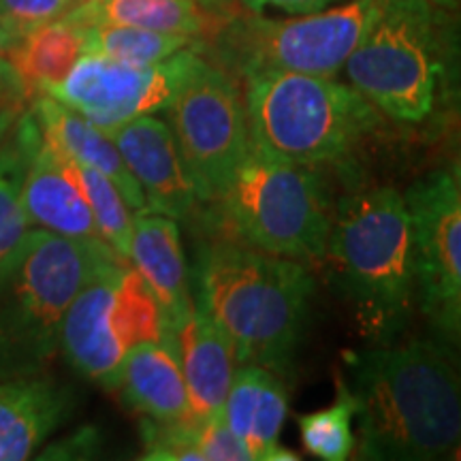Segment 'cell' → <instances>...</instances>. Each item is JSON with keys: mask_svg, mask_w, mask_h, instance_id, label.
<instances>
[{"mask_svg": "<svg viewBox=\"0 0 461 461\" xmlns=\"http://www.w3.org/2000/svg\"><path fill=\"white\" fill-rule=\"evenodd\" d=\"M344 384L359 420L357 457L434 461L457 453L461 389L453 346L442 339L387 342L344 353Z\"/></svg>", "mask_w": 461, "mask_h": 461, "instance_id": "obj_1", "label": "cell"}, {"mask_svg": "<svg viewBox=\"0 0 461 461\" xmlns=\"http://www.w3.org/2000/svg\"><path fill=\"white\" fill-rule=\"evenodd\" d=\"M314 295L308 265L229 238L201 248L197 308L230 339L238 366L291 370Z\"/></svg>", "mask_w": 461, "mask_h": 461, "instance_id": "obj_2", "label": "cell"}, {"mask_svg": "<svg viewBox=\"0 0 461 461\" xmlns=\"http://www.w3.org/2000/svg\"><path fill=\"white\" fill-rule=\"evenodd\" d=\"M118 255L101 238L28 229L0 265V380L43 374L60 350L68 305Z\"/></svg>", "mask_w": 461, "mask_h": 461, "instance_id": "obj_3", "label": "cell"}, {"mask_svg": "<svg viewBox=\"0 0 461 461\" xmlns=\"http://www.w3.org/2000/svg\"><path fill=\"white\" fill-rule=\"evenodd\" d=\"M325 258L363 336L393 342L417 308L411 216L400 190L378 186L339 201Z\"/></svg>", "mask_w": 461, "mask_h": 461, "instance_id": "obj_4", "label": "cell"}, {"mask_svg": "<svg viewBox=\"0 0 461 461\" xmlns=\"http://www.w3.org/2000/svg\"><path fill=\"white\" fill-rule=\"evenodd\" d=\"M244 101L252 146L312 169L348 163L384 122L353 86L322 75H252Z\"/></svg>", "mask_w": 461, "mask_h": 461, "instance_id": "obj_5", "label": "cell"}, {"mask_svg": "<svg viewBox=\"0 0 461 461\" xmlns=\"http://www.w3.org/2000/svg\"><path fill=\"white\" fill-rule=\"evenodd\" d=\"M210 207L222 238L293 261L325 258L333 212L312 167L267 157L250 143Z\"/></svg>", "mask_w": 461, "mask_h": 461, "instance_id": "obj_6", "label": "cell"}, {"mask_svg": "<svg viewBox=\"0 0 461 461\" xmlns=\"http://www.w3.org/2000/svg\"><path fill=\"white\" fill-rule=\"evenodd\" d=\"M442 22L429 0H384L346 60L350 86L384 118L419 124L436 112L445 73Z\"/></svg>", "mask_w": 461, "mask_h": 461, "instance_id": "obj_7", "label": "cell"}, {"mask_svg": "<svg viewBox=\"0 0 461 461\" xmlns=\"http://www.w3.org/2000/svg\"><path fill=\"white\" fill-rule=\"evenodd\" d=\"M384 0H350L342 7L267 20L261 14H230L212 34L214 65L230 77L288 71L336 77L376 20Z\"/></svg>", "mask_w": 461, "mask_h": 461, "instance_id": "obj_8", "label": "cell"}, {"mask_svg": "<svg viewBox=\"0 0 461 461\" xmlns=\"http://www.w3.org/2000/svg\"><path fill=\"white\" fill-rule=\"evenodd\" d=\"M169 331L165 312L129 261L107 263L68 305L60 350L75 372L118 389L126 357Z\"/></svg>", "mask_w": 461, "mask_h": 461, "instance_id": "obj_9", "label": "cell"}, {"mask_svg": "<svg viewBox=\"0 0 461 461\" xmlns=\"http://www.w3.org/2000/svg\"><path fill=\"white\" fill-rule=\"evenodd\" d=\"M165 112L199 203L210 205L250 148L244 92L197 51Z\"/></svg>", "mask_w": 461, "mask_h": 461, "instance_id": "obj_10", "label": "cell"}, {"mask_svg": "<svg viewBox=\"0 0 461 461\" xmlns=\"http://www.w3.org/2000/svg\"><path fill=\"white\" fill-rule=\"evenodd\" d=\"M411 216L417 308L442 342L461 333V188L459 169L420 177L403 193Z\"/></svg>", "mask_w": 461, "mask_h": 461, "instance_id": "obj_11", "label": "cell"}, {"mask_svg": "<svg viewBox=\"0 0 461 461\" xmlns=\"http://www.w3.org/2000/svg\"><path fill=\"white\" fill-rule=\"evenodd\" d=\"M194 54L197 50H182L154 65L82 54L67 77L43 95L65 103L101 131H109L141 115L165 112Z\"/></svg>", "mask_w": 461, "mask_h": 461, "instance_id": "obj_12", "label": "cell"}, {"mask_svg": "<svg viewBox=\"0 0 461 461\" xmlns=\"http://www.w3.org/2000/svg\"><path fill=\"white\" fill-rule=\"evenodd\" d=\"M105 132L140 184L149 212L173 221H186L194 214L199 205L197 193L165 120L154 113L141 115Z\"/></svg>", "mask_w": 461, "mask_h": 461, "instance_id": "obj_13", "label": "cell"}, {"mask_svg": "<svg viewBox=\"0 0 461 461\" xmlns=\"http://www.w3.org/2000/svg\"><path fill=\"white\" fill-rule=\"evenodd\" d=\"M22 197L31 227L65 238H99L77 160L43 131L28 158Z\"/></svg>", "mask_w": 461, "mask_h": 461, "instance_id": "obj_14", "label": "cell"}, {"mask_svg": "<svg viewBox=\"0 0 461 461\" xmlns=\"http://www.w3.org/2000/svg\"><path fill=\"white\" fill-rule=\"evenodd\" d=\"M171 333L186 384L190 420L203 423L222 417L224 400L238 370V357L230 339L197 305Z\"/></svg>", "mask_w": 461, "mask_h": 461, "instance_id": "obj_15", "label": "cell"}, {"mask_svg": "<svg viewBox=\"0 0 461 461\" xmlns=\"http://www.w3.org/2000/svg\"><path fill=\"white\" fill-rule=\"evenodd\" d=\"M288 412V393L280 374L261 366H238L222 419L244 445L250 461H295L280 447V431Z\"/></svg>", "mask_w": 461, "mask_h": 461, "instance_id": "obj_16", "label": "cell"}, {"mask_svg": "<svg viewBox=\"0 0 461 461\" xmlns=\"http://www.w3.org/2000/svg\"><path fill=\"white\" fill-rule=\"evenodd\" d=\"M73 406L71 391L43 374L0 380V461L31 459Z\"/></svg>", "mask_w": 461, "mask_h": 461, "instance_id": "obj_17", "label": "cell"}, {"mask_svg": "<svg viewBox=\"0 0 461 461\" xmlns=\"http://www.w3.org/2000/svg\"><path fill=\"white\" fill-rule=\"evenodd\" d=\"M129 263L163 308L169 330L194 310L180 227L169 216L140 212L132 218Z\"/></svg>", "mask_w": 461, "mask_h": 461, "instance_id": "obj_18", "label": "cell"}, {"mask_svg": "<svg viewBox=\"0 0 461 461\" xmlns=\"http://www.w3.org/2000/svg\"><path fill=\"white\" fill-rule=\"evenodd\" d=\"M118 389L143 419L160 423L190 420L186 384L171 330L160 339H149L132 348L124 361Z\"/></svg>", "mask_w": 461, "mask_h": 461, "instance_id": "obj_19", "label": "cell"}, {"mask_svg": "<svg viewBox=\"0 0 461 461\" xmlns=\"http://www.w3.org/2000/svg\"><path fill=\"white\" fill-rule=\"evenodd\" d=\"M31 112L45 135L65 149L68 157L77 160L79 165L92 167V169L103 173L120 190V194L135 214L149 212L140 184L126 169L122 157H120L105 131H101L84 115L73 112L71 107H67L65 103L56 101L50 95L34 96Z\"/></svg>", "mask_w": 461, "mask_h": 461, "instance_id": "obj_20", "label": "cell"}, {"mask_svg": "<svg viewBox=\"0 0 461 461\" xmlns=\"http://www.w3.org/2000/svg\"><path fill=\"white\" fill-rule=\"evenodd\" d=\"M62 20L77 28L112 24L186 34L205 45L203 37H212L227 17L207 9L201 0H79Z\"/></svg>", "mask_w": 461, "mask_h": 461, "instance_id": "obj_21", "label": "cell"}, {"mask_svg": "<svg viewBox=\"0 0 461 461\" xmlns=\"http://www.w3.org/2000/svg\"><path fill=\"white\" fill-rule=\"evenodd\" d=\"M5 51L28 96H37L67 77L84 54V34L60 17L26 32Z\"/></svg>", "mask_w": 461, "mask_h": 461, "instance_id": "obj_22", "label": "cell"}, {"mask_svg": "<svg viewBox=\"0 0 461 461\" xmlns=\"http://www.w3.org/2000/svg\"><path fill=\"white\" fill-rule=\"evenodd\" d=\"M41 129L31 109L17 120L9 141L0 146V265L7 261L17 244L32 229L24 210V177L28 158L37 146Z\"/></svg>", "mask_w": 461, "mask_h": 461, "instance_id": "obj_23", "label": "cell"}, {"mask_svg": "<svg viewBox=\"0 0 461 461\" xmlns=\"http://www.w3.org/2000/svg\"><path fill=\"white\" fill-rule=\"evenodd\" d=\"M84 54H96L129 65H154L182 50H203V41L186 34L146 31L135 26L96 24L82 28Z\"/></svg>", "mask_w": 461, "mask_h": 461, "instance_id": "obj_24", "label": "cell"}, {"mask_svg": "<svg viewBox=\"0 0 461 461\" xmlns=\"http://www.w3.org/2000/svg\"><path fill=\"white\" fill-rule=\"evenodd\" d=\"M355 402L338 376V397L330 408L303 414L299 419L302 442L305 451L322 461H344L355 451L357 438L353 434Z\"/></svg>", "mask_w": 461, "mask_h": 461, "instance_id": "obj_25", "label": "cell"}, {"mask_svg": "<svg viewBox=\"0 0 461 461\" xmlns=\"http://www.w3.org/2000/svg\"><path fill=\"white\" fill-rule=\"evenodd\" d=\"M79 171H82L84 186L86 193H88V203L92 216H95L99 238L105 241L122 261H129L132 218H135V212L131 210L122 194H120V190L115 188L103 173L86 165H79Z\"/></svg>", "mask_w": 461, "mask_h": 461, "instance_id": "obj_26", "label": "cell"}, {"mask_svg": "<svg viewBox=\"0 0 461 461\" xmlns=\"http://www.w3.org/2000/svg\"><path fill=\"white\" fill-rule=\"evenodd\" d=\"M143 459L149 461H203L199 447V420L146 419L141 425Z\"/></svg>", "mask_w": 461, "mask_h": 461, "instance_id": "obj_27", "label": "cell"}, {"mask_svg": "<svg viewBox=\"0 0 461 461\" xmlns=\"http://www.w3.org/2000/svg\"><path fill=\"white\" fill-rule=\"evenodd\" d=\"M79 0H0V26L11 43L34 28L60 20Z\"/></svg>", "mask_w": 461, "mask_h": 461, "instance_id": "obj_28", "label": "cell"}, {"mask_svg": "<svg viewBox=\"0 0 461 461\" xmlns=\"http://www.w3.org/2000/svg\"><path fill=\"white\" fill-rule=\"evenodd\" d=\"M199 447L203 461H250V455L222 417L199 423Z\"/></svg>", "mask_w": 461, "mask_h": 461, "instance_id": "obj_29", "label": "cell"}, {"mask_svg": "<svg viewBox=\"0 0 461 461\" xmlns=\"http://www.w3.org/2000/svg\"><path fill=\"white\" fill-rule=\"evenodd\" d=\"M24 99H28V92L22 86L14 67L9 65L7 58H0V135L20 115Z\"/></svg>", "mask_w": 461, "mask_h": 461, "instance_id": "obj_30", "label": "cell"}, {"mask_svg": "<svg viewBox=\"0 0 461 461\" xmlns=\"http://www.w3.org/2000/svg\"><path fill=\"white\" fill-rule=\"evenodd\" d=\"M241 5L252 14H261L265 7L282 9L286 14H314V11L327 9L330 5L338 3V0H240Z\"/></svg>", "mask_w": 461, "mask_h": 461, "instance_id": "obj_31", "label": "cell"}, {"mask_svg": "<svg viewBox=\"0 0 461 461\" xmlns=\"http://www.w3.org/2000/svg\"><path fill=\"white\" fill-rule=\"evenodd\" d=\"M201 3H203L207 9H212L218 15H222V17H229L230 15L229 11H227L230 0H201Z\"/></svg>", "mask_w": 461, "mask_h": 461, "instance_id": "obj_32", "label": "cell"}, {"mask_svg": "<svg viewBox=\"0 0 461 461\" xmlns=\"http://www.w3.org/2000/svg\"><path fill=\"white\" fill-rule=\"evenodd\" d=\"M11 45V39H9V34L5 32V28L0 26V51H5Z\"/></svg>", "mask_w": 461, "mask_h": 461, "instance_id": "obj_33", "label": "cell"}, {"mask_svg": "<svg viewBox=\"0 0 461 461\" xmlns=\"http://www.w3.org/2000/svg\"><path fill=\"white\" fill-rule=\"evenodd\" d=\"M429 3H434V5H438V7H453L455 3H457V0H429Z\"/></svg>", "mask_w": 461, "mask_h": 461, "instance_id": "obj_34", "label": "cell"}]
</instances>
